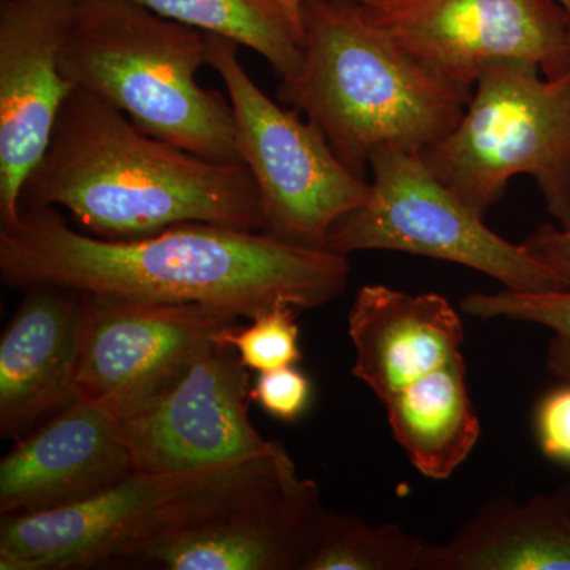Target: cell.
I'll return each mask as SVG.
<instances>
[{"label":"cell","mask_w":570,"mask_h":570,"mask_svg":"<svg viewBox=\"0 0 570 570\" xmlns=\"http://www.w3.org/2000/svg\"><path fill=\"white\" fill-rule=\"evenodd\" d=\"M324 512L317 483L296 478L254 504L146 543L122 568L303 570Z\"/></svg>","instance_id":"cell-14"},{"label":"cell","mask_w":570,"mask_h":570,"mask_svg":"<svg viewBox=\"0 0 570 570\" xmlns=\"http://www.w3.org/2000/svg\"><path fill=\"white\" fill-rule=\"evenodd\" d=\"M81 294L78 400L121 422L159 403L214 337L239 321L216 307Z\"/></svg>","instance_id":"cell-9"},{"label":"cell","mask_w":570,"mask_h":570,"mask_svg":"<svg viewBox=\"0 0 570 570\" xmlns=\"http://www.w3.org/2000/svg\"><path fill=\"white\" fill-rule=\"evenodd\" d=\"M373 181L365 205L330 234L326 249L341 255L396 250L459 264L504 288L546 294L570 287L527 245H513L428 167L422 153L382 146L370 159Z\"/></svg>","instance_id":"cell-7"},{"label":"cell","mask_w":570,"mask_h":570,"mask_svg":"<svg viewBox=\"0 0 570 570\" xmlns=\"http://www.w3.org/2000/svg\"><path fill=\"white\" fill-rule=\"evenodd\" d=\"M352 374L381 403L461 354L464 326L439 294L411 295L387 285L360 288L348 313Z\"/></svg>","instance_id":"cell-16"},{"label":"cell","mask_w":570,"mask_h":570,"mask_svg":"<svg viewBox=\"0 0 570 570\" xmlns=\"http://www.w3.org/2000/svg\"><path fill=\"white\" fill-rule=\"evenodd\" d=\"M0 275L22 291L58 285L254 318L283 303L311 309L333 302L346 291L351 264L330 249L213 224H179L137 239L97 238L73 230L52 206H36L0 228Z\"/></svg>","instance_id":"cell-1"},{"label":"cell","mask_w":570,"mask_h":570,"mask_svg":"<svg viewBox=\"0 0 570 570\" xmlns=\"http://www.w3.org/2000/svg\"><path fill=\"white\" fill-rule=\"evenodd\" d=\"M554 2H557L558 6L561 7L562 11H564L566 18H568L569 21L570 29V0H554Z\"/></svg>","instance_id":"cell-27"},{"label":"cell","mask_w":570,"mask_h":570,"mask_svg":"<svg viewBox=\"0 0 570 570\" xmlns=\"http://www.w3.org/2000/svg\"><path fill=\"white\" fill-rule=\"evenodd\" d=\"M206 33L134 0H77L59 70L141 129L214 163L243 164L230 100L197 81Z\"/></svg>","instance_id":"cell-4"},{"label":"cell","mask_w":570,"mask_h":570,"mask_svg":"<svg viewBox=\"0 0 570 570\" xmlns=\"http://www.w3.org/2000/svg\"><path fill=\"white\" fill-rule=\"evenodd\" d=\"M535 434L543 455L570 466V382L551 390L535 411Z\"/></svg>","instance_id":"cell-24"},{"label":"cell","mask_w":570,"mask_h":570,"mask_svg":"<svg viewBox=\"0 0 570 570\" xmlns=\"http://www.w3.org/2000/svg\"><path fill=\"white\" fill-rule=\"evenodd\" d=\"M422 156L482 217L504 197L513 176H531L547 212L569 228L570 70L551 78L531 62L490 63L455 129Z\"/></svg>","instance_id":"cell-6"},{"label":"cell","mask_w":570,"mask_h":570,"mask_svg":"<svg viewBox=\"0 0 570 570\" xmlns=\"http://www.w3.org/2000/svg\"><path fill=\"white\" fill-rule=\"evenodd\" d=\"M134 471L121 420L77 400L3 456L0 515H28L78 504Z\"/></svg>","instance_id":"cell-13"},{"label":"cell","mask_w":570,"mask_h":570,"mask_svg":"<svg viewBox=\"0 0 570 570\" xmlns=\"http://www.w3.org/2000/svg\"><path fill=\"white\" fill-rule=\"evenodd\" d=\"M61 206L104 239H137L179 224L265 232L264 206L245 164H224L142 132L102 97L75 88L22 208Z\"/></svg>","instance_id":"cell-2"},{"label":"cell","mask_w":570,"mask_h":570,"mask_svg":"<svg viewBox=\"0 0 570 570\" xmlns=\"http://www.w3.org/2000/svg\"><path fill=\"white\" fill-rule=\"evenodd\" d=\"M281 2L285 3V6L291 7L292 10L302 11L303 0H281ZM362 3H370L371 0H360Z\"/></svg>","instance_id":"cell-26"},{"label":"cell","mask_w":570,"mask_h":570,"mask_svg":"<svg viewBox=\"0 0 570 570\" xmlns=\"http://www.w3.org/2000/svg\"><path fill=\"white\" fill-rule=\"evenodd\" d=\"M0 340V434L26 433L77 395L85 296L58 285L28 288Z\"/></svg>","instance_id":"cell-15"},{"label":"cell","mask_w":570,"mask_h":570,"mask_svg":"<svg viewBox=\"0 0 570 570\" xmlns=\"http://www.w3.org/2000/svg\"><path fill=\"white\" fill-rule=\"evenodd\" d=\"M311 390L309 379L302 371L285 366L261 373L250 390V397L266 414L292 423L309 406Z\"/></svg>","instance_id":"cell-23"},{"label":"cell","mask_w":570,"mask_h":570,"mask_svg":"<svg viewBox=\"0 0 570 570\" xmlns=\"http://www.w3.org/2000/svg\"><path fill=\"white\" fill-rule=\"evenodd\" d=\"M296 478L283 445L232 466L134 471L78 504L2 517L0 570L122 568L146 543L254 504Z\"/></svg>","instance_id":"cell-5"},{"label":"cell","mask_w":570,"mask_h":570,"mask_svg":"<svg viewBox=\"0 0 570 570\" xmlns=\"http://www.w3.org/2000/svg\"><path fill=\"white\" fill-rule=\"evenodd\" d=\"M249 367L214 337L181 381L148 411L122 420L135 471L186 472L232 466L281 448L249 417Z\"/></svg>","instance_id":"cell-11"},{"label":"cell","mask_w":570,"mask_h":570,"mask_svg":"<svg viewBox=\"0 0 570 570\" xmlns=\"http://www.w3.org/2000/svg\"><path fill=\"white\" fill-rule=\"evenodd\" d=\"M296 307L277 305L258 314L249 326L232 324L217 335L236 348L249 370L265 373L302 362Z\"/></svg>","instance_id":"cell-22"},{"label":"cell","mask_w":570,"mask_h":570,"mask_svg":"<svg viewBox=\"0 0 570 570\" xmlns=\"http://www.w3.org/2000/svg\"><path fill=\"white\" fill-rule=\"evenodd\" d=\"M549 268L570 284V227L540 228L524 242Z\"/></svg>","instance_id":"cell-25"},{"label":"cell","mask_w":570,"mask_h":570,"mask_svg":"<svg viewBox=\"0 0 570 570\" xmlns=\"http://www.w3.org/2000/svg\"><path fill=\"white\" fill-rule=\"evenodd\" d=\"M367 18L401 50L452 85L474 89L490 63L570 70V29L554 0H371Z\"/></svg>","instance_id":"cell-10"},{"label":"cell","mask_w":570,"mask_h":570,"mask_svg":"<svg viewBox=\"0 0 570 570\" xmlns=\"http://www.w3.org/2000/svg\"><path fill=\"white\" fill-rule=\"evenodd\" d=\"M238 48L206 33V63L223 78L234 108L236 146L261 194L265 234L326 249L336 224L365 205L370 183L341 163L313 122L279 107L255 85Z\"/></svg>","instance_id":"cell-8"},{"label":"cell","mask_w":570,"mask_h":570,"mask_svg":"<svg viewBox=\"0 0 570 570\" xmlns=\"http://www.w3.org/2000/svg\"><path fill=\"white\" fill-rule=\"evenodd\" d=\"M422 570H570V482L487 502L449 542L428 543Z\"/></svg>","instance_id":"cell-17"},{"label":"cell","mask_w":570,"mask_h":570,"mask_svg":"<svg viewBox=\"0 0 570 570\" xmlns=\"http://www.w3.org/2000/svg\"><path fill=\"white\" fill-rule=\"evenodd\" d=\"M426 540L325 509L303 570H422Z\"/></svg>","instance_id":"cell-20"},{"label":"cell","mask_w":570,"mask_h":570,"mask_svg":"<svg viewBox=\"0 0 570 570\" xmlns=\"http://www.w3.org/2000/svg\"><path fill=\"white\" fill-rule=\"evenodd\" d=\"M382 404L397 444L428 479H449L478 444L479 415L461 354Z\"/></svg>","instance_id":"cell-18"},{"label":"cell","mask_w":570,"mask_h":570,"mask_svg":"<svg viewBox=\"0 0 570 570\" xmlns=\"http://www.w3.org/2000/svg\"><path fill=\"white\" fill-rule=\"evenodd\" d=\"M160 17L214 33L264 56L283 78L303 62L302 13L281 0H134Z\"/></svg>","instance_id":"cell-19"},{"label":"cell","mask_w":570,"mask_h":570,"mask_svg":"<svg viewBox=\"0 0 570 570\" xmlns=\"http://www.w3.org/2000/svg\"><path fill=\"white\" fill-rule=\"evenodd\" d=\"M303 62L277 99L307 116L366 179L382 146L425 151L455 129L472 89L439 77L367 18L360 0H303Z\"/></svg>","instance_id":"cell-3"},{"label":"cell","mask_w":570,"mask_h":570,"mask_svg":"<svg viewBox=\"0 0 570 570\" xmlns=\"http://www.w3.org/2000/svg\"><path fill=\"white\" fill-rule=\"evenodd\" d=\"M464 313L479 318H508L549 328L553 336L547 351L551 376L570 382V287L546 294L504 291L475 292L461 302Z\"/></svg>","instance_id":"cell-21"},{"label":"cell","mask_w":570,"mask_h":570,"mask_svg":"<svg viewBox=\"0 0 570 570\" xmlns=\"http://www.w3.org/2000/svg\"><path fill=\"white\" fill-rule=\"evenodd\" d=\"M77 0L0 3V223L21 214L24 184L50 146L75 86L59 70Z\"/></svg>","instance_id":"cell-12"}]
</instances>
